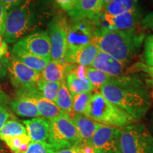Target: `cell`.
<instances>
[{
  "label": "cell",
  "instance_id": "17",
  "mask_svg": "<svg viewBox=\"0 0 153 153\" xmlns=\"http://www.w3.org/2000/svg\"><path fill=\"white\" fill-rule=\"evenodd\" d=\"M27 135L31 141L46 143L50 131V120L43 117H36L23 121Z\"/></svg>",
  "mask_w": 153,
  "mask_h": 153
},
{
  "label": "cell",
  "instance_id": "6",
  "mask_svg": "<svg viewBox=\"0 0 153 153\" xmlns=\"http://www.w3.org/2000/svg\"><path fill=\"white\" fill-rule=\"evenodd\" d=\"M55 151L75 147L82 143L73 120L65 113L50 120V131L48 139Z\"/></svg>",
  "mask_w": 153,
  "mask_h": 153
},
{
  "label": "cell",
  "instance_id": "28",
  "mask_svg": "<svg viewBox=\"0 0 153 153\" xmlns=\"http://www.w3.org/2000/svg\"><path fill=\"white\" fill-rule=\"evenodd\" d=\"M92 91L72 96V110L74 115L86 116Z\"/></svg>",
  "mask_w": 153,
  "mask_h": 153
},
{
  "label": "cell",
  "instance_id": "32",
  "mask_svg": "<svg viewBox=\"0 0 153 153\" xmlns=\"http://www.w3.org/2000/svg\"><path fill=\"white\" fill-rule=\"evenodd\" d=\"M55 1L70 16L76 11L79 4V0H55Z\"/></svg>",
  "mask_w": 153,
  "mask_h": 153
},
{
  "label": "cell",
  "instance_id": "12",
  "mask_svg": "<svg viewBox=\"0 0 153 153\" xmlns=\"http://www.w3.org/2000/svg\"><path fill=\"white\" fill-rule=\"evenodd\" d=\"M119 128L102 125L96 131L90 144L99 153H116Z\"/></svg>",
  "mask_w": 153,
  "mask_h": 153
},
{
  "label": "cell",
  "instance_id": "26",
  "mask_svg": "<svg viewBox=\"0 0 153 153\" xmlns=\"http://www.w3.org/2000/svg\"><path fill=\"white\" fill-rule=\"evenodd\" d=\"M27 134L26 128L24 124L16 120H7L0 131V140L4 141L5 140L12 137L18 136Z\"/></svg>",
  "mask_w": 153,
  "mask_h": 153
},
{
  "label": "cell",
  "instance_id": "35",
  "mask_svg": "<svg viewBox=\"0 0 153 153\" xmlns=\"http://www.w3.org/2000/svg\"><path fill=\"white\" fill-rule=\"evenodd\" d=\"M141 26L145 29L153 30V12L149 13L141 22Z\"/></svg>",
  "mask_w": 153,
  "mask_h": 153
},
{
  "label": "cell",
  "instance_id": "30",
  "mask_svg": "<svg viewBox=\"0 0 153 153\" xmlns=\"http://www.w3.org/2000/svg\"><path fill=\"white\" fill-rule=\"evenodd\" d=\"M55 150L48 143L31 141L27 149L22 153H55Z\"/></svg>",
  "mask_w": 153,
  "mask_h": 153
},
{
  "label": "cell",
  "instance_id": "4",
  "mask_svg": "<svg viewBox=\"0 0 153 153\" xmlns=\"http://www.w3.org/2000/svg\"><path fill=\"white\" fill-rule=\"evenodd\" d=\"M86 116L102 125L118 128L137 122L131 115L108 101L98 91L92 92Z\"/></svg>",
  "mask_w": 153,
  "mask_h": 153
},
{
  "label": "cell",
  "instance_id": "27",
  "mask_svg": "<svg viewBox=\"0 0 153 153\" xmlns=\"http://www.w3.org/2000/svg\"><path fill=\"white\" fill-rule=\"evenodd\" d=\"M86 77L95 89H100L101 86L106 85L107 83H109L111 82L114 76L108 75L104 72L89 67V68H87Z\"/></svg>",
  "mask_w": 153,
  "mask_h": 153
},
{
  "label": "cell",
  "instance_id": "41",
  "mask_svg": "<svg viewBox=\"0 0 153 153\" xmlns=\"http://www.w3.org/2000/svg\"><path fill=\"white\" fill-rule=\"evenodd\" d=\"M112 1H114V0H101V4H102V7H103V9H104V7H106V6L108 5V4L111 2Z\"/></svg>",
  "mask_w": 153,
  "mask_h": 153
},
{
  "label": "cell",
  "instance_id": "24",
  "mask_svg": "<svg viewBox=\"0 0 153 153\" xmlns=\"http://www.w3.org/2000/svg\"><path fill=\"white\" fill-rule=\"evenodd\" d=\"M55 104L60 111L72 118L74 116L72 110V96L67 87L65 81L61 82Z\"/></svg>",
  "mask_w": 153,
  "mask_h": 153
},
{
  "label": "cell",
  "instance_id": "11",
  "mask_svg": "<svg viewBox=\"0 0 153 153\" xmlns=\"http://www.w3.org/2000/svg\"><path fill=\"white\" fill-rule=\"evenodd\" d=\"M13 48L30 54L51 60V42L47 31L41 30L28 34L14 44Z\"/></svg>",
  "mask_w": 153,
  "mask_h": 153
},
{
  "label": "cell",
  "instance_id": "15",
  "mask_svg": "<svg viewBox=\"0 0 153 153\" xmlns=\"http://www.w3.org/2000/svg\"><path fill=\"white\" fill-rule=\"evenodd\" d=\"M76 66V65L65 62L64 60H51L41 72V78L45 81L61 83L65 81L67 76Z\"/></svg>",
  "mask_w": 153,
  "mask_h": 153
},
{
  "label": "cell",
  "instance_id": "22",
  "mask_svg": "<svg viewBox=\"0 0 153 153\" xmlns=\"http://www.w3.org/2000/svg\"><path fill=\"white\" fill-rule=\"evenodd\" d=\"M137 0H114L103 9L101 13L107 16H116L137 8Z\"/></svg>",
  "mask_w": 153,
  "mask_h": 153
},
{
  "label": "cell",
  "instance_id": "1",
  "mask_svg": "<svg viewBox=\"0 0 153 153\" xmlns=\"http://www.w3.org/2000/svg\"><path fill=\"white\" fill-rule=\"evenodd\" d=\"M100 93L108 101L125 111L137 121L146 114L150 106V97L138 79L117 76L101 86Z\"/></svg>",
  "mask_w": 153,
  "mask_h": 153
},
{
  "label": "cell",
  "instance_id": "31",
  "mask_svg": "<svg viewBox=\"0 0 153 153\" xmlns=\"http://www.w3.org/2000/svg\"><path fill=\"white\" fill-rule=\"evenodd\" d=\"M144 58L147 65L153 66V35H149L145 38Z\"/></svg>",
  "mask_w": 153,
  "mask_h": 153
},
{
  "label": "cell",
  "instance_id": "3",
  "mask_svg": "<svg viewBox=\"0 0 153 153\" xmlns=\"http://www.w3.org/2000/svg\"><path fill=\"white\" fill-rule=\"evenodd\" d=\"M38 16L32 0H25L18 7L8 11L4 38L7 43H14L37 27Z\"/></svg>",
  "mask_w": 153,
  "mask_h": 153
},
{
  "label": "cell",
  "instance_id": "21",
  "mask_svg": "<svg viewBox=\"0 0 153 153\" xmlns=\"http://www.w3.org/2000/svg\"><path fill=\"white\" fill-rule=\"evenodd\" d=\"M11 55L16 57L17 60L27 66L28 68L40 73L43 71V69L50 61L13 47L11 49Z\"/></svg>",
  "mask_w": 153,
  "mask_h": 153
},
{
  "label": "cell",
  "instance_id": "43",
  "mask_svg": "<svg viewBox=\"0 0 153 153\" xmlns=\"http://www.w3.org/2000/svg\"><path fill=\"white\" fill-rule=\"evenodd\" d=\"M152 127H153V116H152Z\"/></svg>",
  "mask_w": 153,
  "mask_h": 153
},
{
  "label": "cell",
  "instance_id": "13",
  "mask_svg": "<svg viewBox=\"0 0 153 153\" xmlns=\"http://www.w3.org/2000/svg\"><path fill=\"white\" fill-rule=\"evenodd\" d=\"M19 95L26 96L33 101L41 117L45 118L50 120L63 113L55 103L42 97L36 88L30 90H20Z\"/></svg>",
  "mask_w": 153,
  "mask_h": 153
},
{
  "label": "cell",
  "instance_id": "38",
  "mask_svg": "<svg viewBox=\"0 0 153 153\" xmlns=\"http://www.w3.org/2000/svg\"><path fill=\"white\" fill-rule=\"evenodd\" d=\"M9 116H10V114L4 107L0 106V131L4 126L6 122L8 120Z\"/></svg>",
  "mask_w": 153,
  "mask_h": 153
},
{
  "label": "cell",
  "instance_id": "29",
  "mask_svg": "<svg viewBox=\"0 0 153 153\" xmlns=\"http://www.w3.org/2000/svg\"><path fill=\"white\" fill-rule=\"evenodd\" d=\"M4 142L14 153H22L27 149L31 140L27 134H25L7 139Z\"/></svg>",
  "mask_w": 153,
  "mask_h": 153
},
{
  "label": "cell",
  "instance_id": "9",
  "mask_svg": "<svg viewBox=\"0 0 153 153\" xmlns=\"http://www.w3.org/2000/svg\"><path fill=\"white\" fill-rule=\"evenodd\" d=\"M68 22L61 15H57L48 25V34L51 48V60H64L68 50Z\"/></svg>",
  "mask_w": 153,
  "mask_h": 153
},
{
  "label": "cell",
  "instance_id": "40",
  "mask_svg": "<svg viewBox=\"0 0 153 153\" xmlns=\"http://www.w3.org/2000/svg\"><path fill=\"white\" fill-rule=\"evenodd\" d=\"M55 153H78L76 147H72L66 149H62V150L55 151Z\"/></svg>",
  "mask_w": 153,
  "mask_h": 153
},
{
  "label": "cell",
  "instance_id": "23",
  "mask_svg": "<svg viewBox=\"0 0 153 153\" xmlns=\"http://www.w3.org/2000/svg\"><path fill=\"white\" fill-rule=\"evenodd\" d=\"M66 85L72 96L92 91L94 88L87 78L82 79L71 71L67 76Z\"/></svg>",
  "mask_w": 153,
  "mask_h": 153
},
{
  "label": "cell",
  "instance_id": "36",
  "mask_svg": "<svg viewBox=\"0 0 153 153\" xmlns=\"http://www.w3.org/2000/svg\"><path fill=\"white\" fill-rule=\"evenodd\" d=\"M8 11L0 3V31L4 34L6 19H7Z\"/></svg>",
  "mask_w": 153,
  "mask_h": 153
},
{
  "label": "cell",
  "instance_id": "14",
  "mask_svg": "<svg viewBox=\"0 0 153 153\" xmlns=\"http://www.w3.org/2000/svg\"><path fill=\"white\" fill-rule=\"evenodd\" d=\"M99 51L94 44L90 43L74 51H68L63 60L70 64L89 68L92 65Z\"/></svg>",
  "mask_w": 153,
  "mask_h": 153
},
{
  "label": "cell",
  "instance_id": "33",
  "mask_svg": "<svg viewBox=\"0 0 153 153\" xmlns=\"http://www.w3.org/2000/svg\"><path fill=\"white\" fill-rule=\"evenodd\" d=\"M10 56L9 52L8 44L4 38V34L0 31V60L7 58Z\"/></svg>",
  "mask_w": 153,
  "mask_h": 153
},
{
  "label": "cell",
  "instance_id": "8",
  "mask_svg": "<svg viewBox=\"0 0 153 153\" xmlns=\"http://www.w3.org/2000/svg\"><path fill=\"white\" fill-rule=\"evenodd\" d=\"M7 72L13 85L20 90H30L36 88V83L41 78V73L31 70L10 54L5 59Z\"/></svg>",
  "mask_w": 153,
  "mask_h": 153
},
{
  "label": "cell",
  "instance_id": "20",
  "mask_svg": "<svg viewBox=\"0 0 153 153\" xmlns=\"http://www.w3.org/2000/svg\"><path fill=\"white\" fill-rule=\"evenodd\" d=\"M11 106L13 112L22 117L30 118L40 117L35 104L24 95H19L11 102Z\"/></svg>",
  "mask_w": 153,
  "mask_h": 153
},
{
  "label": "cell",
  "instance_id": "10",
  "mask_svg": "<svg viewBox=\"0 0 153 153\" xmlns=\"http://www.w3.org/2000/svg\"><path fill=\"white\" fill-rule=\"evenodd\" d=\"M140 11L138 9L116 16H110L102 13L95 19L97 28L130 32L136 30V27L141 19Z\"/></svg>",
  "mask_w": 153,
  "mask_h": 153
},
{
  "label": "cell",
  "instance_id": "42",
  "mask_svg": "<svg viewBox=\"0 0 153 153\" xmlns=\"http://www.w3.org/2000/svg\"><path fill=\"white\" fill-rule=\"evenodd\" d=\"M1 91L0 89V101H1Z\"/></svg>",
  "mask_w": 153,
  "mask_h": 153
},
{
  "label": "cell",
  "instance_id": "5",
  "mask_svg": "<svg viewBox=\"0 0 153 153\" xmlns=\"http://www.w3.org/2000/svg\"><path fill=\"white\" fill-rule=\"evenodd\" d=\"M116 153H153V135L143 124L120 128Z\"/></svg>",
  "mask_w": 153,
  "mask_h": 153
},
{
  "label": "cell",
  "instance_id": "34",
  "mask_svg": "<svg viewBox=\"0 0 153 153\" xmlns=\"http://www.w3.org/2000/svg\"><path fill=\"white\" fill-rule=\"evenodd\" d=\"M25 0H0V3L5 7L7 11H9L18 7Z\"/></svg>",
  "mask_w": 153,
  "mask_h": 153
},
{
  "label": "cell",
  "instance_id": "7",
  "mask_svg": "<svg viewBox=\"0 0 153 153\" xmlns=\"http://www.w3.org/2000/svg\"><path fill=\"white\" fill-rule=\"evenodd\" d=\"M97 26L95 19H77L68 22V51H74L91 43Z\"/></svg>",
  "mask_w": 153,
  "mask_h": 153
},
{
  "label": "cell",
  "instance_id": "25",
  "mask_svg": "<svg viewBox=\"0 0 153 153\" xmlns=\"http://www.w3.org/2000/svg\"><path fill=\"white\" fill-rule=\"evenodd\" d=\"M60 82L45 81L40 78L36 83V89L42 97L55 103L60 87Z\"/></svg>",
  "mask_w": 153,
  "mask_h": 153
},
{
  "label": "cell",
  "instance_id": "37",
  "mask_svg": "<svg viewBox=\"0 0 153 153\" xmlns=\"http://www.w3.org/2000/svg\"><path fill=\"white\" fill-rule=\"evenodd\" d=\"M138 67L143 70V71L145 72L148 74L149 79L148 82L153 89V66H148L147 65H144L143 64V63H140Z\"/></svg>",
  "mask_w": 153,
  "mask_h": 153
},
{
  "label": "cell",
  "instance_id": "16",
  "mask_svg": "<svg viewBox=\"0 0 153 153\" xmlns=\"http://www.w3.org/2000/svg\"><path fill=\"white\" fill-rule=\"evenodd\" d=\"M125 65V63L120 62L109 55L99 51L91 68L104 72L110 76L117 77L123 74Z\"/></svg>",
  "mask_w": 153,
  "mask_h": 153
},
{
  "label": "cell",
  "instance_id": "2",
  "mask_svg": "<svg viewBox=\"0 0 153 153\" xmlns=\"http://www.w3.org/2000/svg\"><path fill=\"white\" fill-rule=\"evenodd\" d=\"M144 39L137 30L130 32L97 28L91 43L102 51L120 62L130 60L139 49Z\"/></svg>",
  "mask_w": 153,
  "mask_h": 153
},
{
  "label": "cell",
  "instance_id": "18",
  "mask_svg": "<svg viewBox=\"0 0 153 153\" xmlns=\"http://www.w3.org/2000/svg\"><path fill=\"white\" fill-rule=\"evenodd\" d=\"M72 120L81 137L82 143H89L96 131L102 126L84 115H74Z\"/></svg>",
  "mask_w": 153,
  "mask_h": 153
},
{
  "label": "cell",
  "instance_id": "44",
  "mask_svg": "<svg viewBox=\"0 0 153 153\" xmlns=\"http://www.w3.org/2000/svg\"></svg>",
  "mask_w": 153,
  "mask_h": 153
},
{
  "label": "cell",
  "instance_id": "39",
  "mask_svg": "<svg viewBox=\"0 0 153 153\" xmlns=\"http://www.w3.org/2000/svg\"><path fill=\"white\" fill-rule=\"evenodd\" d=\"M7 58H8V57H7ZM5 59L6 58H4V59H1V60H0V79L4 77L7 74V66H6Z\"/></svg>",
  "mask_w": 153,
  "mask_h": 153
},
{
  "label": "cell",
  "instance_id": "19",
  "mask_svg": "<svg viewBox=\"0 0 153 153\" xmlns=\"http://www.w3.org/2000/svg\"><path fill=\"white\" fill-rule=\"evenodd\" d=\"M103 10L101 0H79L78 8L70 17L72 19H96Z\"/></svg>",
  "mask_w": 153,
  "mask_h": 153
}]
</instances>
